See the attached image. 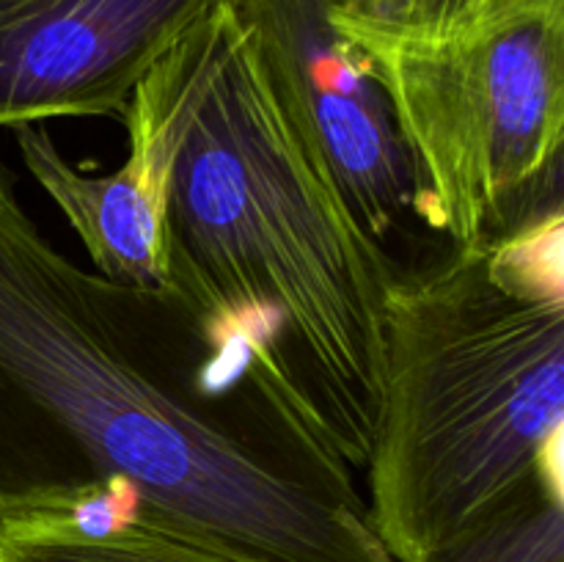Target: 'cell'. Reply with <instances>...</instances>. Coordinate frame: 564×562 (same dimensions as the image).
Segmentation results:
<instances>
[{
    "label": "cell",
    "mask_w": 564,
    "mask_h": 562,
    "mask_svg": "<svg viewBox=\"0 0 564 562\" xmlns=\"http://www.w3.org/2000/svg\"><path fill=\"white\" fill-rule=\"evenodd\" d=\"M0 562H235L147 527L102 532L47 521H0Z\"/></svg>",
    "instance_id": "cell-9"
},
{
    "label": "cell",
    "mask_w": 564,
    "mask_h": 562,
    "mask_svg": "<svg viewBox=\"0 0 564 562\" xmlns=\"http://www.w3.org/2000/svg\"><path fill=\"white\" fill-rule=\"evenodd\" d=\"M424 562H564L562 457L494 516Z\"/></svg>",
    "instance_id": "cell-8"
},
{
    "label": "cell",
    "mask_w": 564,
    "mask_h": 562,
    "mask_svg": "<svg viewBox=\"0 0 564 562\" xmlns=\"http://www.w3.org/2000/svg\"><path fill=\"white\" fill-rule=\"evenodd\" d=\"M259 69L345 213L391 281L455 246L427 191L375 55L336 25L328 0H237Z\"/></svg>",
    "instance_id": "cell-5"
},
{
    "label": "cell",
    "mask_w": 564,
    "mask_h": 562,
    "mask_svg": "<svg viewBox=\"0 0 564 562\" xmlns=\"http://www.w3.org/2000/svg\"><path fill=\"white\" fill-rule=\"evenodd\" d=\"M22 163L64 213L97 273L132 287H163L158 268V198L147 163L130 152L108 174H86L61 154L42 125L14 127Z\"/></svg>",
    "instance_id": "cell-7"
},
{
    "label": "cell",
    "mask_w": 564,
    "mask_h": 562,
    "mask_svg": "<svg viewBox=\"0 0 564 562\" xmlns=\"http://www.w3.org/2000/svg\"><path fill=\"white\" fill-rule=\"evenodd\" d=\"M237 0H0V127L119 116L171 44Z\"/></svg>",
    "instance_id": "cell-6"
},
{
    "label": "cell",
    "mask_w": 564,
    "mask_h": 562,
    "mask_svg": "<svg viewBox=\"0 0 564 562\" xmlns=\"http://www.w3.org/2000/svg\"><path fill=\"white\" fill-rule=\"evenodd\" d=\"M358 42L383 72L455 251L564 224V0H494L435 42Z\"/></svg>",
    "instance_id": "cell-4"
},
{
    "label": "cell",
    "mask_w": 564,
    "mask_h": 562,
    "mask_svg": "<svg viewBox=\"0 0 564 562\" xmlns=\"http://www.w3.org/2000/svg\"><path fill=\"white\" fill-rule=\"evenodd\" d=\"M564 224L391 281L364 466L394 562H424L562 457Z\"/></svg>",
    "instance_id": "cell-3"
},
{
    "label": "cell",
    "mask_w": 564,
    "mask_h": 562,
    "mask_svg": "<svg viewBox=\"0 0 564 562\" xmlns=\"http://www.w3.org/2000/svg\"><path fill=\"white\" fill-rule=\"evenodd\" d=\"M494 0H328L336 25L358 39L435 42L471 25Z\"/></svg>",
    "instance_id": "cell-10"
},
{
    "label": "cell",
    "mask_w": 564,
    "mask_h": 562,
    "mask_svg": "<svg viewBox=\"0 0 564 562\" xmlns=\"http://www.w3.org/2000/svg\"><path fill=\"white\" fill-rule=\"evenodd\" d=\"M0 521L235 562H394L356 472L165 287L61 253L0 176Z\"/></svg>",
    "instance_id": "cell-1"
},
{
    "label": "cell",
    "mask_w": 564,
    "mask_h": 562,
    "mask_svg": "<svg viewBox=\"0 0 564 562\" xmlns=\"http://www.w3.org/2000/svg\"><path fill=\"white\" fill-rule=\"evenodd\" d=\"M121 119L154 182L165 290L364 472L391 273L281 114L235 6L193 22Z\"/></svg>",
    "instance_id": "cell-2"
}]
</instances>
